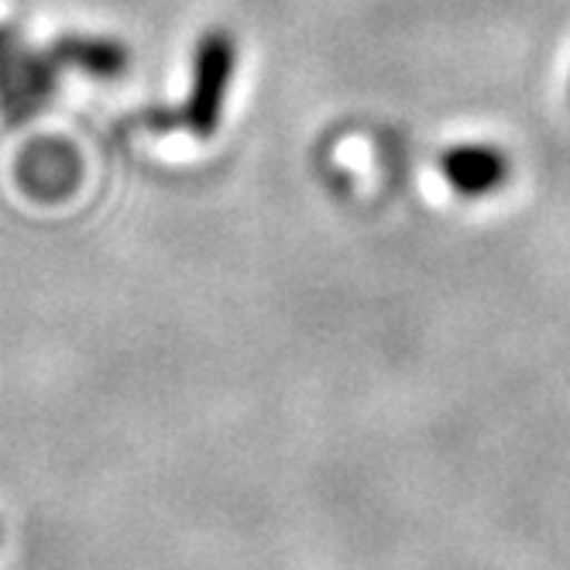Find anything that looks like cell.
Returning a JSON list of instances; mask_svg holds the SVG:
<instances>
[{"mask_svg": "<svg viewBox=\"0 0 570 570\" xmlns=\"http://www.w3.org/2000/svg\"><path fill=\"white\" fill-rule=\"evenodd\" d=\"M440 173L461 196H488L509 183V155L495 145H454L443 151Z\"/></svg>", "mask_w": 570, "mask_h": 570, "instance_id": "obj_2", "label": "cell"}, {"mask_svg": "<svg viewBox=\"0 0 570 570\" xmlns=\"http://www.w3.org/2000/svg\"><path fill=\"white\" fill-rule=\"evenodd\" d=\"M234 62H237V46L224 28H210L199 38L196 56H193V83H189V97L183 107V120L193 135L207 138L220 128Z\"/></svg>", "mask_w": 570, "mask_h": 570, "instance_id": "obj_1", "label": "cell"}, {"mask_svg": "<svg viewBox=\"0 0 570 570\" xmlns=\"http://www.w3.org/2000/svg\"><path fill=\"white\" fill-rule=\"evenodd\" d=\"M49 94V72L35 59L11 52V38L0 31V104L11 114H24Z\"/></svg>", "mask_w": 570, "mask_h": 570, "instance_id": "obj_3", "label": "cell"}, {"mask_svg": "<svg viewBox=\"0 0 570 570\" xmlns=\"http://www.w3.org/2000/svg\"><path fill=\"white\" fill-rule=\"evenodd\" d=\"M56 62L83 69L100 79H114L128 69V49L114 38H90V35H62L52 46Z\"/></svg>", "mask_w": 570, "mask_h": 570, "instance_id": "obj_4", "label": "cell"}]
</instances>
